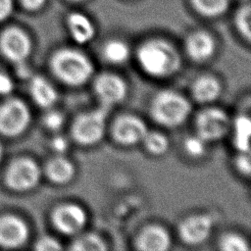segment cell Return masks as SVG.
Listing matches in <instances>:
<instances>
[{
  "label": "cell",
  "instance_id": "cell-3",
  "mask_svg": "<svg viewBox=\"0 0 251 251\" xmlns=\"http://www.w3.org/2000/svg\"><path fill=\"white\" fill-rule=\"evenodd\" d=\"M189 102L174 90H162L155 94L150 104L152 119L168 127L178 126L185 122L190 114Z\"/></svg>",
  "mask_w": 251,
  "mask_h": 251
},
{
  "label": "cell",
  "instance_id": "cell-15",
  "mask_svg": "<svg viewBox=\"0 0 251 251\" xmlns=\"http://www.w3.org/2000/svg\"><path fill=\"white\" fill-rule=\"evenodd\" d=\"M171 236L162 226H145L135 238V248L141 251H166L171 247Z\"/></svg>",
  "mask_w": 251,
  "mask_h": 251
},
{
  "label": "cell",
  "instance_id": "cell-21",
  "mask_svg": "<svg viewBox=\"0 0 251 251\" xmlns=\"http://www.w3.org/2000/svg\"><path fill=\"white\" fill-rule=\"evenodd\" d=\"M102 54L109 63L122 64L128 59L130 50L125 41L114 38L105 42L102 48Z\"/></svg>",
  "mask_w": 251,
  "mask_h": 251
},
{
  "label": "cell",
  "instance_id": "cell-14",
  "mask_svg": "<svg viewBox=\"0 0 251 251\" xmlns=\"http://www.w3.org/2000/svg\"><path fill=\"white\" fill-rule=\"evenodd\" d=\"M184 49L187 56L194 62L202 63L209 60L215 53V38L206 30H194L190 32L184 41Z\"/></svg>",
  "mask_w": 251,
  "mask_h": 251
},
{
  "label": "cell",
  "instance_id": "cell-2",
  "mask_svg": "<svg viewBox=\"0 0 251 251\" xmlns=\"http://www.w3.org/2000/svg\"><path fill=\"white\" fill-rule=\"evenodd\" d=\"M52 74L69 86H80L87 82L93 74L90 59L81 51L74 48L56 50L50 58Z\"/></svg>",
  "mask_w": 251,
  "mask_h": 251
},
{
  "label": "cell",
  "instance_id": "cell-31",
  "mask_svg": "<svg viewBox=\"0 0 251 251\" xmlns=\"http://www.w3.org/2000/svg\"><path fill=\"white\" fill-rule=\"evenodd\" d=\"M51 149L59 155L64 154L69 148V141L65 136L56 135L51 139Z\"/></svg>",
  "mask_w": 251,
  "mask_h": 251
},
{
  "label": "cell",
  "instance_id": "cell-36",
  "mask_svg": "<svg viewBox=\"0 0 251 251\" xmlns=\"http://www.w3.org/2000/svg\"><path fill=\"white\" fill-rule=\"evenodd\" d=\"M70 2H73V3H80V2H83L85 0H68Z\"/></svg>",
  "mask_w": 251,
  "mask_h": 251
},
{
  "label": "cell",
  "instance_id": "cell-38",
  "mask_svg": "<svg viewBox=\"0 0 251 251\" xmlns=\"http://www.w3.org/2000/svg\"><path fill=\"white\" fill-rule=\"evenodd\" d=\"M243 1H248V0H243Z\"/></svg>",
  "mask_w": 251,
  "mask_h": 251
},
{
  "label": "cell",
  "instance_id": "cell-6",
  "mask_svg": "<svg viewBox=\"0 0 251 251\" xmlns=\"http://www.w3.org/2000/svg\"><path fill=\"white\" fill-rule=\"evenodd\" d=\"M228 115L220 108H206L197 114L195 119L196 134L206 142L223 138L230 128Z\"/></svg>",
  "mask_w": 251,
  "mask_h": 251
},
{
  "label": "cell",
  "instance_id": "cell-7",
  "mask_svg": "<svg viewBox=\"0 0 251 251\" xmlns=\"http://www.w3.org/2000/svg\"><path fill=\"white\" fill-rule=\"evenodd\" d=\"M30 122V113L20 99L11 98L0 105V133L17 136L24 132Z\"/></svg>",
  "mask_w": 251,
  "mask_h": 251
},
{
  "label": "cell",
  "instance_id": "cell-16",
  "mask_svg": "<svg viewBox=\"0 0 251 251\" xmlns=\"http://www.w3.org/2000/svg\"><path fill=\"white\" fill-rule=\"evenodd\" d=\"M66 26L72 39L80 45L90 42L96 34L93 21L82 12L69 13L66 18Z\"/></svg>",
  "mask_w": 251,
  "mask_h": 251
},
{
  "label": "cell",
  "instance_id": "cell-32",
  "mask_svg": "<svg viewBox=\"0 0 251 251\" xmlns=\"http://www.w3.org/2000/svg\"><path fill=\"white\" fill-rule=\"evenodd\" d=\"M14 82L12 78L5 73L0 72V94L6 95L13 91Z\"/></svg>",
  "mask_w": 251,
  "mask_h": 251
},
{
  "label": "cell",
  "instance_id": "cell-26",
  "mask_svg": "<svg viewBox=\"0 0 251 251\" xmlns=\"http://www.w3.org/2000/svg\"><path fill=\"white\" fill-rule=\"evenodd\" d=\"M219 248L223 251H249L250 247L246 239L238 233L228 232L219 240Z\"/></svg>",
  "mask_w": 251,
  "mask_h": 251
},
{
  "label": "cell",
  "instance_id": "cell-27",
  "mask_svg": "<svg viewBox=\"0 0 251 251\" xmlns=\"http://www.w3.org/2000/svg\"><path fill=\"white\" fill-rule=\"evenodd\" d=\"M206 141L198 134L191 135L185 138L183 147L185 152L191 157H201L206 151Z\"/></svg>",
  "mask_w": 251,
  "mask_h": 251
},
{
  "label": "cell",
  "instance_id": "cell-24",
  "mask_svg": "<svg viewBox=\"0 0 251 251\" xmlns=\"http://www.w3.org/2000/svg\"><path fill=\"white\" fill-rule=\"evenodd\" d=\"M233 23L237 32L246 41L251 39V7L248 1L240 5L234 13Z\"/></svg>",
  "mask_w": 251,
  "mask_h": 251
},
{
  "label": "cell",
  "instance_id": "cell-22",
  "mask_svg": "<svg viewBox=\"0 0 251 251\" xmlns=\"http://www.w3.org/2000/svg\"><path fill=\"white\" fill-rule=\"evenodd\" d=\"M196 13L206 18H216L226 12L229 0H189Z\"/></svg>",
  "mask_w": 251,
  "mask_h": 251
},
{
  "label": "cell",
  "instance_id": "cell-29",
  "mask_svg": "<svg viewBox=\"0 0 251 251\" xmlns=\"http://www.w3.org/2000/svg\"><path fill=\"white\" fill-rule=\"evenodd\" d=\"M34 249L38 251H58V250H62L63 247L57 239L51 236L45 235L40 237L35 242Z\"/></svg>",
  "mask_w": 251,
  "mask_h": 251
},
{
  "label": "cell",
  "instance_id": "cell-28",
  "mask_svg": "<svg viewBox=\"0 0 251 251\" xmlns=\"http://www.w3.org/2000/svg\"><path fill=\"white\" fill-rule=\"evenodd\" d=\"M65 123L64 115L56 110H50L43 116L44 126L51 131H58Z\"/></svg>",
  "mask_w": 251,
  "mask_h": 251
},
{
  "label": "cell",
  "instance_id": "cell-10",
  "mask_svg": "<svg viewBox=\"0 0 251 251\" xmlns=\"http://www.w3.org/2000/svg\"><path fill=\"white\" fill-rule=\"evenodd\" d=\"M93 90L101 105L111 108L126 98L127 85L121 76L111 73H103L95 77Z\"/></svg>",
  "mask_w": 251,
  "mask_h": 251
},
{
  "label": "cell",
  "instance_id": "cell-13",
  "mask_svg": "<svg viewBox=\"0 0 251 251\" xmlns=\"http://www.w3.org/2000/svg\"><path fill=\"white\" fill-rule=\"evenodd\" d=\"M26 224L17 216L8 214L0 217V246L6 249L18 248L28 238Z\"/></svg>",
  "mask_w": 251,
  "mask_h": 251
},
{
  "label": "cell",
  "instance_id": "cell-11",
  "mask_svg": "<svg viewBox=\"0 0 251 251\" xmlns=\"http://www.w3.org/2000/svg\"><path fill=\"white\" fill-rule=\"evenodd\" d=\"M0 50L11 62L17 64L26 60L31 51V41L21 28L11 26L0 35Z\"/></svg>",
  "mask_w": 251,
  "mask_h": 251
},
{
  "label": "cell",
  "instance_id": "cell-8",
  "mask_svg": "<svg viewBox=\"0 0 251 251\" xmlns=\"http://www.w3.org/2000/svg\"><path fill=\"white\" fill-rule=\"evenodd\" d=\"M51 222L63 234H77L84 227L87 216L82 207L75 203H64L56 206L51 213Z\"/></svg>",
  "mask_w": 251,
  "mask_h": 251
},
{
  "label": "cell",
  "instance_id": "cell-33",
  "mask_svg": "<svg viewBox=\"0 0 251 251\" xmlns=\"http://www.w3.org/2000/svg\"><path fill=\"white\" fill-rule=\"evenodd\" d=\"M14 10V0H0V22L8 19Z\"/></svg>",
  "mask_w": 251,
  "mask_h": 251
},
{
  "label": "cell",
  "instance_id": "cell-30",
  "mask_svg": "<svg viewBox=\"0 0 251 251\" xmlns=\"http://www.w3.org/2000/svg\"><path fill=\"white\" fill-rule=\"evenodd\" d=\"M234 166L241 175L249 176L251 173V162L249 152H238V155L235 157L234 160Z\"/></svg>",
  "mask_w": 251,
  "mask_h": 251
},
{
  "label": "cell",
  "instance_id": "cell-5",
  "mask_svg": "<svg viewBox=\"0 0 251 251\" xmlns=\"http://www.w3.org/2000/svg\"><path fill=\"white\" fill-rule=\"evenodd\" d=\"M40 169L30 158L20 157L13 160L5 173V182L13 190L26 191L37 185Z\"/></svg>",
  "mask_w": 251,
  "mask_h": 251
},
{
  "label": "cell",
  "instance_id": "cell-37",
  "mask_svg": "<svg viewBox=\"0 0 251 251\" xmlns=\"http://www.w3.org/2000/svg\"><path fill=\"white\" fill-rule=\"evenodd\" d=\"M2 155H3V148H2V146H1V144H0V161H1V159H2Z\"/></svg>",
  "mask_w": 251,
  "mask_h": 251
},
{
  "label": "cell",
  "instance_id": "cell-1",
  "mask_svg": "<svg viewBox=\"0 0 251 251\" xmlns=\"http://www.w3.org/2000/svg\"><path fill=\"white\" fill-rule=\"evenodd\" d=\"M136 60L140 69L155 78L171 76L180 66V58L175 46L159 37L140 43L136 49Z\"/></svg>",
  "mask_w": 251,
  "mask_h": 251
},
{
  "label": "cell",
  "instance_id": "cell-19",
  "mask_svg": "<svg viewBox=\"0 0 251 251\" xmlns=\"http://www.w3.org/2000/svg\"><path fill=\"white\" fill-rule=\"evenodd\" d=\"M221 90L222 86L220 81L212 75H201L197 77L191 85L192 97L199 103L215 101L220 96Z\"/></svg>",
  "mask_w": 251,
  "mask_h": 251
},
{
  "label": "cell",
  "instance_id": "cell-4",
  "mask_svg": "<svg viewBox=\"0 0 251 251\" xmlns=\"http://www.w3.org/2000/svg\"><path fill=\"white\" fill-rule=\"evenodd\" d=\"M109 110V107L101 105L97 109L78 114L74 119L71 126L73 139L82 146H91L98 143L105 133Z\"/></svg>",
  "mask_w": 251,
  "mask_h": 251
},
{
  "label": "cell",
  "instance_id": "cell-17",
  "mask_svg": "<svg viewBox=\"0 0 251 251\" xmlns=\"http://www.w3.org/2000/svg\"><path fill=\"white\" fill-rule=\"evenodd\" d=\"M29 93L34 103L44 109L52 107L58 99V93L54 86L41 75L30 77Z\"/></svg>",
  "mask_w": 251,
  "mask_h": 251
},
{
  "label": "cell",
  "instance_id": "cell-23",
  "mask_svg": "<svg viewBox=\"0 0 251 251\" xmlns=\"http://www.w3.org/2000/svg\"><path fill=\"white\" fill-rule=\"evenodd\" d=\"M70 249L73 251H105L107 250V245L97 233L87 232L76 236Z\"/></svg>",
  "mask_w": 251,
  "mask_h": 251
},
{
  "label": "cell",
  "instance_id": "cell-35",
  "mask_svg": "<svg viewBox=\"0 0 251 251\" xmlns=\"http://www.w3.org/2000/svg\"><path fill=\"white\" fill-rule=\"evenodd\" d=\"M16 65H17V74H18L19 76H21L23 78H25V77H28L30 75V70L26 66L25 61L17 63Z\"/></svg>",
  "mask_w": 251,
  "mask_h": 251
},
{
  "label": "cell",
  "instance_id": "cell-12",
  "mask_svg": "<svg viewBox=\"0 0 251 251\" xmlns=\"http://www.w3.org/2000/svg\"><path fill=\"white\" fill-rule=\"evenodd\" d=\"M213 228V219L206 214H195L183 219L178 225L177 231L180 239L189 245L204 242Z\"/></svg>",
  "mask_w": 251,
  "mask_h": 251
},
{
  "label": "cell",
  "instance_id": "cell-25",
  "mask_svg": "<svg viewBox=\"0 0 251 251\" xmlns=\"http://www.w3.org/2000/svg\"><path fill=\"white\" fill-rule=\"evenodd\" d=\"M145 150L154 156H160L165 154L169 149L168 137L159 131H147L141 141Z\"/></svg>",
  "mask_w": 251,
  "mask_h": 251
},
{
  "label": "cell",
  "instance_id": "cell-20",
  "mask_svg": "<svg viewBox=\"0 0 251 251\" xmlns=\"http://www.w3.org/2000/svg\"><path fill=\"white\" fill-rule=\"evenodd\" d=\"M232 126V144L238 152L250 153V135L251 121L245 114H240L231 123Z\"/></svg>",
  "mask_w": 251,
  "mask_h": 251
},
{
  "label": "cell",
  "instance_id": "cell-18",
  "mask_svg": "<svg viewBox=\"0 0 251 251\" xmlns=\"http://www.w3.org/2000/svg\"><path fill=\"white\" fill-rule=\"evenodd\" d=\"M75 174L74 164L63 155L55 156L45 165V175L55 184L70 182Z\"/></svg>",
  "mask_w": 251,
  "mask_h": 251
},
{
  "label": "cell",
  "instance_id": "cell-9",
  "mask_svg": "<svg viewBox=\"0 0 251 251\" xmlns=\"http://www.w3.org/2000/svg\"><path fill=\"white\" fill-rule=\"evenodd\" d=\"M147 131L146 124L137 116L130 114L119 116L111 127L114 140L123 146H132L141 142Z\"/></svg>",
  "mask_w": 251,
  "mask_h": 251
},
{
  "label": "cell",
  "instance_id": "cell-34",
  "mask_svg": "<svg viewBox=\"0 0 251 251\" xmlns=\"http://www.w3.org/2000/svg\"><path fill=\"white\" fill-rule=\"evenodd\" d=\"M46 1L47 0H21V3L25 10L35 12L40 10L45 5Z\"/></svg>",
  "mask_w": 251,
  "mask_h": 251
}]
</instances>
